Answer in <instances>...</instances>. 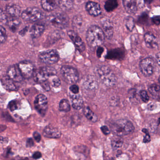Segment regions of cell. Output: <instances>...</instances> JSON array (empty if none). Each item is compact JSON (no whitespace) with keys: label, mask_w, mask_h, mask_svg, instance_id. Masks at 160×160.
<instances>
[{"label":"cell","mask_w":160,"mask_h":160,"mask_svg":"<svg viewBox=\"0 0 160 160\" xmlns=\"http://www.w3.org/2000/svg\"><path fill=\"white\" fill-rule=\"evenodd\" d=\"M4 141V138L2 136H0V142H3Z\"/></svg>","instance_id":"obj_55"},{"label":"cell","mask_w":160,"mask_h":160,"mask_svg":"<svg viewBox=\"0 0 160 160\" xmlns=\"http://www.w3.org/2000/svg\"><path fill=\"white\" fill-rule=\"evenodd\" d=\"M144 40L146 45L150 48H156L158 47L157 38L150 32L146 33L144 35Z\"/></svg>","instance_id":"obj_19"},{"label":"cell","mask_w":160,"mask_h":160,"mask_svg":"<svg viewBox=\"0 0 160 160\" xmlns=\"http://www.w3.org/2000/svg\"><path fill=\"white\" fill-rule=\"evenodd\" d=\"M41 5L43 9L47 12L54 10L57 6L55 0H42Z\"/></svg>","instance_id":"obj_26"},{"label":"cell","mask_w":160,"mask_h":160,"mask_svg":"<svg viewBox=\"0 0 160 160\" xmlns=\"http://www.w3.org/2000/svg\"><path fill=\"white\" fill-rule=\"evenodd\" d=\"M103 51H104V48H103V47H100V46L98 47L97 52V56H98V57H100L102 53H103Z\"/></svg>","instance_id":"obj_49"},{"label":"cell","mask_w":160,"mask_h":160,"mask_svg":"<svg viewBox=\"0 0 160 160\" xmlns=\"http://www.w3.org/2000/svg\"><path fill=\"white\" fill-rule=\"evenodd\" d=\"M38 57L42 62L47 65H52L58 62L60 56L55 50H49L40 52Z\"/></svg>","instance_id":"obj_9"},{"label":"cell","mask_w":160,"mask_h":160,"mask_svg":"<svg viewBox=\"0 0 160 160\" xmlns=\"http://www.w3.org/2000/svg\"><path fill=\"white\" fill-rule=\"evenodd\" d=\"M41 157H42V154L39 151H37V152H35L32 155V157H33V159H35V160L39 159Z\"/></svg>","instance_id":"obj_48"},{"label":"cell","mask_w":160,"mask_h":160,"mask_svg":"<svg viewBox=\"0 0 160 160\" xmlns=\"http://www.w3.org/2000/svg\"><path fill=\"white\" fill-rule=\"evenodd\" d=\"M148 19V16L146 14L142 15H141V17L139 18H138L139 22H140V23H142V24L146 23Z\"/></svg>","instance_id":"obj_42"},{"label":"cell","mask_w":160,"mask_h":160,"mask_svg":"<svg viewBox=\"0 0 160 160\" xmlns=\"http://www.w3.org/2000/svg\"><path fill=\"white\" fill-rule=\"evenodd\" d=\"M59 109L60 111L63 112H68L70 111V105L69 103L68 100L66 99H63L60 101L59 103Z\"/></svg>","instance_id":"obj_31"},{"label":"cell","mask_w":160,"mask_h":160,"mask_svg":"<svg viewBox=\"0 0 160 160\" xmlns=\"http://www.w3.org/2000/svg\"><path fill=\"white\" fill-rule=\"evenodd\" d=\"M43 135L45 137L48 138H58L62 136V132L56 127L47 126L44 129Z\"/></svg>","instance_id":"obj_15"},{"label":"cell","mask_w":160,"mask_h":160,"mask_svg":"<svg viewBox=\"0 0 160 160\" xmlns=\"http://www.w3.org/2000/svg\"><path fill=\"white\" fill-rule=\"evenodd\" d=\"M13 160H31V159H29V158L27 157H15V158L13 159Z\"/></svg>","instance_id":"obj_50"},{"label":"cell","mask_w":160,"mask_h":160,"mask_svg":"<svg viewBox=\"0 0 160 160\" xmlns=\"http://www.w3.org/2000/svg\"><path fill=\"white\" fill-rule=\"evenodd\" d=\"M152 22L155 25H160V16H155L152 18Z\"/></svg>","instance_id":"obj_46"},{"label":"cell","mask_w":160,"mask_h":160,"mask_svg":"<svg viewBox=\"0 0 160 160\" xmlns=\"http://www.w3.org/2000/svg\"><path fill=\"white\" fill-rule=\"evenodd\" d=\"M123 5L127 12L135 13L137 11L136 0H123Z\"/></svg>","instance_id":"obj_22"},{"label":"cell","mask_w":160,"mask_h":160,"mask_svg":"<svg viewBox=\"0 0 160 160\" xmlns=\"http://www.w3.org/2000/svg\"><path fill=\"white\" fill-rule=\"evenodd\" d=\"M70 98L72 106L74 109L78 110L83 107V99L81 95H78V94H70Z\"/></svg>","instance_id":"obj_18"},{"label":"cell","mask_w":160,"mask_h":160,"mask_svg":"<svg viewBox=\"0 0 160 160\" xmlns=\"http://www.w3.org/2000/svg\"><path fill=\"white\" fill-rule=\"evenodd\" d=\"M103 31L105 37L108 39H111L113 34V25L112 21L110 20L105 19L102 22Z\"/></svg>","instance_id":"obj_16"},{"label":"cell","mask_w":160,"mask_h":160,"mask_svg":"<svg viewBox=\"0 0 160 160\" xmlns=\"http://www.w3.org/2000/svg\"><path fill=\"white\" fill-rule=\"evenodd\" d=\"M125 25L126 28L130 31H132L133 30L135 27V22L134 19L132 17H127L125 21Z\"/></svg>","instance_id":"obj_35"},{"label":"cell","mask_w":160,"mask_h":160,"mask_svg":"<svg viewBox=\"0 0 160 160\" xmlns=\"http://www.w3.org/2000/svg\"><path fill=\"white\" fill-rule=\"evenodd\" d=\"M7 75L15 82H20L24 79L18 65L10 66L8 69Z\"/></svg>","instance_id":"obj_13"},{"label":"cell","mask_w":160,"mask_h":160,"mask_svg":"<svg viewBox=\"0 0 160 160\" xmlns=\"http://www.w3.org/2000/svg\"><path fill=\"white\" fill-rule=\"evenodd\" d=\"M145 2H146V3H148V4H150L152 2L154 1V0H144Z\"/></svg>","instance_id":"obj_54"},{"label":"cell","mask_w":160,"mask_h":160,"mask_svg":"<svg viewBox=\"0 0 160 160\" xmlns=\"http://www.w3.org/2000/svg\"><path fill=\"white\" fill-rule=\"evenodd\" d=\"M61 72L65 81L68 84H75L79 80V73L76 69L73 67L62 66L61 69Z\"/></svg>","instance_id":"obj_5"},{"label":"cell","mask_w":160,"mask_h":160,"mask_svg":"<svg viewBox=\"0 0 160 160\" xmlns=\"http://www.w3.org/2000/svg\"><path fill=\"white\" fill-rule=\"evenodd\" d=\"M2 83L3 87L8 91H15L17 88L15 84V82L10 79L8 76H4L2 79Z\"/></svg>","instance_id":"obj_21"},{"label":"cell","mask_w":160,"mask_h":160,"mask_svg":"<svg viewBox=\"0 0 160 160\" xmlns=\"http://www.w3.org/2000/svg\"><path fill=\"white\" fill-rule=\"evenodd\" d=\"M7 12L13 18H18L21 14V8L16 4H9L6 8Z\"/></svg>","instance_id":"obj_24"},{"label":"cell","mask_w":160,"mask_h":160,"mask_svg":"<svg viewBox=\"0 0 160 160\" xmlns=\"http://www.w3.org/2000/svg\"><path fill=\"white\" fill-rule=\"evenodd\" d=\"M51 85L54 87L57 88L60 86L61 84V82L60 79L56 75H55L52 77L50 79Z\"/></svg>","instance_id":"obj_34"},{"label":"cell","mask_w":160,"mask_h":160,"mask_svg":"<svg viewBox=\"0 0 160 160\" xmlns=\"http://www.w3.org/2000/svg\"><path fill=\"white\" fill-rule=\"evenodd\" d=\"M140 96L142 100L145 103H147L149 100L148 95L145 90H142L140 93Z\"/></svg>","instance_id":"obj_39"},{"label":"cell","mask_w":160,"mask_h":160,"mask_svg":"<svg viewBox=\"0 0 160 160\" xmlns=\"http://www.w3.org/2000/svg\"><path fill=\"white\" fill-rule=\"evenodd\" d=\"M57 72L54 68L50 66L41 67L34 70L33 77L34 81L37 83L42 84L52 77L56 75Z\"/></svg>","instance_id":"obj_4"},{"label":"cell","mask_w":160,"mask_h":160,"mask_svg":"<svg viewBox=\"0 0 160 160\" xmlns=\"http://www.w3.org/2000/svg\"><path fill=\"white\" fill-rule=\"evenodd\" d=\"M124 140L121 137L115 136L111 140V145L113 149L116 150L121 148L123 145Z\"/></svg>","instance_id":"obj_28"},{"label":"cell","mask_w":160,"mask_h":160,"mask_svg":"<svg viewBox=\"0 0 160 160\" xmlns=\"http://www.w3.org/2000/svg\"><path fill=\"white\" fill-rule=\"evenodd\" d=\"M33 136L34 139H35V141H36V142H40V141H41V135H40L38 132H34V133H33Z\"/></svg>","instance_id":"obj_45"},{"label":"cell","mask_w":160,"mask_h":160,"mask_svg":"<svg viewBox=\"0 0 160 160\" xmlns=\"http://www.w3.org/2000/svg\"><path fill=\"white\" fill-rule=\"evenodd\" d=\"M70 92L74 94H77L79 92V87L76 84H72L69 88Z\"/></svg>","instance_id":"obj_41"},{"label":"cell","mask_w":160,"mask_h":160,"mask_svg":"<svg viewBox=\"0 0 160 160\" xmlns=\"http://www.w3.org/2000/svg\"><path fill=\"white\" fill-rule=\"evenodd\" d=\"M125 53L121 49H116L110 51L107 55L106 58L111 60H121L124 57Z\"/></svg>","instance_id":"obj_23"},{"label":"cell","mask_w":160,"mask_h":160,"mask_svg":"<svg viewBox=\"0 0 160 160\" xmlns=\"http://www.w3.org/2000/svg\"><path fill=\"white\" fill-rule=\"evenodd\" d=\"M129 98L132 102H136L138 101V99L137 93L135 89H131L128 92Z\"/></svg>","instance_id":"obj_36"},{"label":"cell","mask_w":160,"mask_h":160,"mask_svg":"<svg viewBox=\"0 0 160 160\" xmlns=\"http://www.w3.org/2000/svg\"><path fill=\"white\" fill-rule=\"evenodd\" d=\"M6 39V31L3 26L0 25V43H4Z\"/></svg>","instance_id":"obj_37"},{"label":"cell","mask_w":160,"mask_h":160,"mask_svg":"<svg viewBox=\"0 0 160 160\" xmlns=\"http://www.w3.org/2000/svg\"><path fill=\"white\" fill-rule=\"evenodd\" d=\"M72 24L74 29L76 31L80 32L82 30L84 26V21L82 17L80 15H75L73 18Z\"/></svg>","instance_id":"obj_25"},{"label":"cell","mask_w":160,"mask_h":160,"mask_svg":"<svg viewBox=\"0 0 160 160\" xmlns=\"http://www.w3.org/2000/svg\"><path fill=\"white\" fill-rule=\"evenodd\" d=\"M142 131L145 134V136L144 137L143 140V143H148L150 142V141H151V138H150V136L149 134L148 130L146 129H143L142 130Z\"/></svg>","instance_id":"obj_40"},{"label":"cell","mask_w":160,"mask_h":160,"mask_svg":"<svg viewBox=\"0 0 160 160\" xmlns=\"http://www.w3.org/2000/svg\"></svg>","instance_id":"obj_59"},{"label":"cell","mask_w":160,"mask_h":160,"mask_svg":"<svg viewBox=\"0 0 160 160\" xmlns=\"http://www.w3.org/2000/svg\"></svg>","instance_id":"obj_58"},{"label":"cell","mask_w":160,"mask_h":160,"mask_svg":"<svg viewBox=\"0 0 160 160\" xmlns=\"http://www.w3.org/2000/svg\"><path fill=\"white\" fill-rule=\"evenodd\" d=\"M83 113L87 118L91 122L95 123L98 121V118L97 115L88 107H86L84 108Z\"/></svg>","instance_id":"obj_27"},{"label":"cell","mask_w":160,"mask_h":160,"mask_svg":"<svg viewBox=\"0 0 160 160\" xmlns=\"http://www.w3.org/2000/svg\"><path fill=\"white\" fill-rule=\"evenodd\" d=\"M96 73L100 81L108 87L114 86L117 82V78L111 69L105 65L99 66Z\"/></svg>","instance_id":"obj_3"},{"label":"cell","mask_w":160,"mask_h":160,"mask_svg":"<svg viewBox=\"0 0 160 160\" xmlns=\"http://www.w3.org/2000/svg\"><path fill=\"white\" fill-rule=\"evenodd\" d=\"M45 14L40 9L35 7H30L24 10L21 17L24 20L29 22H36L43 18Z\"/></svg>","instance_id":"obj_7"},{"label":"cell","mask_w":160,"mask_h":160,"mask_svg":"<svg viewBox=\"0 0 160 160\" xmlns=\"http://www.w3.org/2000/svg\"><path fill=\"white\" fill-rule=\"evenodd\" d=\"M8 25L12 32H15L20 25V21L16 18H13L8 21Z\"/></svg>","instance_id":"obj_29"},{"label":"cell","mask_w":160,"mask_h":160,"mask_svg":"<svg viewBox=\"0 0 160 160\" xmlns=\"http://www.w3.org/2000/svg\"><path fill=\"white\" fill-rule=\"evenodd\" d=\"M109 160H115V159L114 158H111Z\"/></svg>","instance_id":"obj_56"},{"label":"cell","mask_w":160,"mask_h":160,"mask_svg":"<svg viewBox=\"0 0 160 160\" xmlns=\"http://www.w3.org/2000/svg\"><path fill=\"white\" fill-rule=\"evenodd\" d=\"M45 30V26L41 24H35L30 29V35L32 38H38L40 37Z\"/></svg>","instance_id":"obj_20"},{"label":"cell","mask_w":160,"mask_h":160,"mask_svg":"<svg viewBox=\"0 0 160 160\" xmlns=\"http://www.w3.org/2000/svg\"><path fill=\"white\" fill-rule=\"evenodd\" d=\"M110 130L114 135L121 137L132 133L135 130V126L129 120L120 119L110 125Z\"/></svg>","instance_id":"obj_1"},{"label":"cell","mask_w":160,"mask_h":160,"mask_svg":"<svg viewBox=\"0 0 160 160\" xmlns=\"http://www.w3.org/2000/svg\"><path fill=\"white\" fill-rule=\"evenodd\" d=\"M159 82H160V77H159Z\"/></svg>","instance_id":"obj_57"},{"label":"cell","mask_w":160,"mask_h":160,"mask_svg":"<svg viewBox=\"0 0 160 160\" xmlns=\"http://www.w3.org/2000/svg\"><path fill=\"white\" fill-rule=\"evenodd\" d=\"M155 65V61L153 58H146L143 59L140 62V70L144 76H150L154 73Z\"/></svg>","instance_id":"obj_8"},{"label":"cell","mask_w":160,"mask_h":160,"mask_svg":"<svg viewBox=\"0 0 160 160\" xmlns=\"http://www.w3.org/2000/svg\"><path fill=\"white\" fill-rule=\"evenodd\" d=\"M34 104L37 112L42 116H44L48 108L47 98L44 95H38L35 98Z\"/></svg>","instance_id":"obj_10"},{"label":"cell","mask_w":160,"mask_h":160,"mask_svg":"<svg viewBox=\"0 0 160 160\" xmlns=\"http://www.w3.org/2000/svg\"><path fill=\"white\" fill-rule=\"evenodd\" d=\"M105 35L101 28L96 25L90 26L86 33V40L92 48L99 47L104 43Z\"/></svg>","instance_id":"obj_2"},{"label":"cell","mask_w":160,"mask_h":160,"mask_svg":"<svg viewBox=\"0 0 160 160\" xmlns=\"http://www.w3.org/2000/svg\"><path fill=\"white\" fill-rule=\"evenodd\" d=\"M7 18V17L6 15L2 9L0 8V22H2L6 20Z\"/></svg>","instance_id":"obj_44"},{"label":"cell","mask_w":160,"mask_h":160,"mask_svg":"<svg viewBox=\"0 0 160 160\" xmlns=\"http://www.w3.org/2000/svg\"><path fill=\"white\" fill-rule=\"evenodd\" d=\"M118 6L117 0H107L105 5V9L107 12L113 11Z\"/></svg>","instance_id":"obj_30"},{"label":"cell","mask_w":160,"mask_h":160,"mask_svg":"<svg viewBox=\"0 0 160 160\" xmlns=\"http://www.w3.org/2000/svg\"><path fill=\"white\" fill-rule=\"evenodd\" d=\"M34 143L33 142V140L32 138H28L27 140L26 144V146L28 148H31V147H33L34 146Z\"/></svg>","instance_id":"obj_47"},{"label":"cell","mask_w":160,"mask_h":160,"mask_svg":"<svg viewBox=\"0 0 160 160\" xmlns=\"http://www.w3.org/2000/svg\"><path fill=\"white\" fill-rule=\"evenodd\" d=\"M156 59L157 64L160 66V52H158L156 55Z\"/></svg>","instance_id":"obj_52"},{"label":"cell","mask_w":160,"mask_h":160,"mask_svg":"<svg viewBox=\"0 0 160 160\" xmlns=\"http://www.w3.org/2000/svg\"><path fill=\"white\" fill-rule=\"evenodd\" d=\"M68 35L70 37L76 48L80 52L85 50V46L82 39L75 31H69L68 32Z\"/></svg>","instance_id":"obj_14"},{"label":"cell","mask_w":160,"mask_h":160,"mask_svg":"<svg viewBox=\"0 0 160 160\" xmlns=\"http://www.w3.org/2000/svg\"><path fill=\"white\" fill-rule=\"evenodd\" d=\"M149 91L152 96L157 98L160 94V86L157 84H154L150 85L149 87Z\"/></svg>","instance_id":"obj_32"},{"label":"cell","mask_w":160,"mask_h":160,"mask_svg":"<svg viewBox=\"0 0 160 160\" xmlns=\"http://www.w3.org/2000/svg\"><path fill=\"white\" fill-rule=\"evenodd\" d=\"M8 108L12 112L15 111L18 108V104L17 100H14L9 102L8 105Z\"/></svg>","instance_id":"obj_38"},{"label":"cell","mask_w":160,"mask_h":160,"mask_svg":"<svg viewBox=\"0 0 160 160\" xmlns=\"http://www.w3.org/2000/svg\"><path fill=\"white\" fill-rule=\"evenodd\" d=\"M82 86L84 89L88 92H95L98 88V82L95 77L88 75L83 79Z\"/></svg>","instance_id":"obj_12"},{"label":"cell","mask_w":160,"mask_h":160,"mask_svg":"<svg viewBox=\"0 0 160 160\" xmlns=\"http://www.w3.org/2000/svg\"><path fill=\"white\" fill-rule=\"evenodd\" d=\"M101 130L104 135H109L111 133V130L106 125H104V126H102V127H101Z\"/></svg>","instance_id":"obj_43"},{"label":"cell","mask_w":160,"mask_h":160,"mask_svg":"<svg viewBox=\"0 0 160 160\" xmlns=\"http://www.w3.org/2000/svg\"><path fill=\"white\" fill-rule=\"evenodd\" d=\"M47 19L53 26L60 29L66 28L68 25V18L61 13L52 14L47 17Z\"/></svg>","instance_id":"obj_6"},{"label":"cell","mask_w":160,"mask_h":160,"mask_svg":"<svg viewBox=\"0 0 160 160\" xmlns=\"http://www.w3.org/2000/svg\"><path fill=\"white\" fill-rule=\"evenodd\" d=\"M27 30H28V28H27V27H25V28H24L23 30H21V31L19 32L20 35H21V36H24V35L25 34L26 32L27 31Z\"/></svg>","instance_id":"obj_51"},{"label":"cell","mask_w":160,"mask_h":160,"mask_svg":"<svg viewBox=\"0 0 160 160\" xmlns=\"http://www.w3.org/2000/svg\"><path fill=\"white\" fill-rule=\"evenodd\" d=\"M59 5L62 9L68 10L73 6V2L71 0H61L59 2Z\"/></svg>","instance_id":"obj_33"},{"label":"cell","mask_w":160,"mask_h":160,"mask_svg":"<svg viewBox=\"0 0 160 160\" xmlns=\"http://www.w3.org/2000/svg\"><path fill=\"white\" fill-rule=\"evenodd\" d=\"M18 66L23 78L29 79L33 76L35 70L33 64L31 62L23 61L19 63Z\"/></svg>","instance_id":"obj_11"},{"label":"cell","mask_w":160,"mask_h":160,"mask_svg":"<svg viewBox=\"0 0 160 160\" xmlns=\"http://www.w3.org/2000/svg\"><path fill=\"white\" fill-rule=\"evenodd\" d=\"M7 126L5 125H0V133L6 129Z\"/></svg>","instance_id":"obj_53"},{"label":"cell","mask_w":160,"mask_h":160,"mask_svg":"<svg viewBox=\"0 0 160 160\" xmlns=\"http://www.w3.org/2000/svg\"><path fill=\"white\" fill-rule=\"evenodd\" d=\"M86 9L88 12L94 17L99 15L101 13V8L99 4L94 2H88L86 5Z\"/></svg>","instance_id":"obj_17"}]
</instances>
